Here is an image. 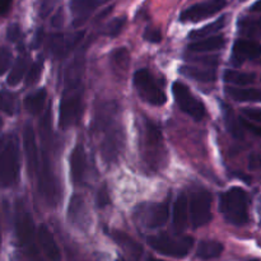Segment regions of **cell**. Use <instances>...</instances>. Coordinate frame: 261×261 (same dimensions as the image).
<instances>
[{
	"instance_id": "1",
	"label": "cell",
	"mask_w": 261,
	"mask_h": 261,
	"mask_svg": "<svg viewBox=\"0 0 261 261\" xmlns=\"http://www.w3.org/2000/svg\"><path fill=\"white\" fill-rule=\"evenodd\" d=\"M219 209L229 224L242 227L249 222V196L241 188H232L221 196Z\"/></svg>"
},
{
	"instance_id": "2",
	"label": "cell",
	"mask_w": 261,
	"mask_h": 261,
	"mask_svg": "<svg viewBox=\"0 0 261 261\" xmlns=\"http://www.w3.org/2000/svg\"><path fill=\"white\" fill-rule=\"evenodd\" d=\"M69 87L64 91L60 103V116L59 121L63 129L76 124L82 114V91L78 81L68 82Z\"/></svg>"
},
{
	"instance_id": "3",
	"label": "cell",
	"mask_w": 261,
	"mask_h": 261,
	"mask_svg": "<svg viewBox=\"0 0 261 261\" xmlns=\"http://www.w3.org/2000/svg\"><path fill=\"white\" fill-rule=\"evenodd\" d=\"M19 171L18 144L14 138H10L0 150V188L12 186L17 181Z\"/></svg>"
},
{
	"instance_id": "4",
	"label": "cell",
	"mask_w": 261,
	"mask_h": 261,
	"mask_svg": "<svg viewBox=\"0 0 261 261\" xmlns=\"http://www.w3.org/2000/svg\"><path fill=\"white\" fill-rule=\"evenodd\" d=\"M148 244L157 252L167 256L185 257L194 244L191 237H171L167 234L152 236L148 239Z\"/></svg>"
},
{
	"instance_id": "5",
	"label": "cell",
	"mask_w": 261,
	"mask_h": 261,
	"mask_svg": "<svg viewBox=\"0 0 261 261\" xmlns=\"http://www.w3.org/2000/svg\"><path fill=\"white\" fill-rule=\"evenodd\" d=\"M144 153L145 160L152 167L158 168L161 163L165 162L166 150L163 145L162 134L160 129L152 121H145L144 133Z\"/></svg>"
},
{
	"instance_id": "6",
	"label": "cell",
	"mask_w": 261,
	"mask_h": 261,
	"mask_svg": "<svg viewBox=\"0 0 261 261\" xmlns=\"http://www.w3.org/2000/svg\"><path fill=\"white\" fill-rule=\"evenodd\" d=\"M172 92L176 103L185 114L195 119L196 121H201L205 117L206 110L204 103L191 93L190 89L185 84L181 83V82H176L172 86Z\"/></svg>"
},
{
	"instance_id": "7",
	"label": "cell",
	"mask_w": 261,
	"mask_h": 261,
	"mask_svg": "<svg viewBox=\"0 0 261 261\" xmlns=\"http://www.w3.org/2000/svg\"><path fill=\"white\" fill-rule=\"evenodd\" d=\"M134 84L140 96L153 106H162L166 103V94L157 86L153 76L147 69H140L134 74Z\"/></svg>"
},
{
	"instance_id": "8",
	"label": "cell",
	"mask_w": 261,
	"mask_h": 261,
	"mask_svg": "<svg viewBox=\"0 0 261 261\" xmlns=\"http://www.w3.org/2000/svg\"><path fill=\"white\" fill-rule=\"evenodd\" d=\"M212 195L205 189H198L191 195L190 212L194 228L206 226L212 219Z\"/></svg>"
},
{
	"instance_id": "9",
	"label": "cell",
	"mask_w": 261,
	"mask_h": 261,
	"mask_svg": "<svg viewBox=\"0 0 261 261\" xmlns=\"http://www.w3.org/2000/svg\"><path fill=\"white\" fill-rule=\"evenodd\" d=\"M15 232H17L18 241L20 246L30 250L33 256V236H35V226H33L32 217L30 212L24 209V206L17 205L15 213Z\"/></svg>"
},
{
	"instance_id": "10",
	"label": "cell",
	"mask_w": 261,
	"mask_h": 261,
	"mask_svg": "<svg viewBox=\"0 0 261 261\" xmlns=\"http://www.w3.org/2000/svg\"><path fill=\"white\" fill-rule=\"evenodd\" d=\"M227 4V0H208V2L195 4L193 7L184 10L180 15V20L182 22H200L212 15L221 12Z\"/></svg>"
},
{
	"instance_id": "11",
	"label": "cell",
	"mask_w": 261,
	"mask_h": 261,
	"mask_svg": "<svg viewBox=\"0 0 261 261\" xmlns=\"http://www.w3.org/2000/svg\"><path fill=\"white\" fill-rule=\"evenodd\" d=\"M261 55V45L250 40H237L232 51V61L241 65L246 60H254Z\"/></svg>"
},
{
	"instance_id": "12",
	"label": "cell",
	"mask_w": 261,
	"mask_h": 261,
	"mask_svg": "<svg viewBox=\"0 0 261 261\" xmlns=\"http://www.w3.org/2000/svg\"><path fill=\"white\" fill-rule=\"evenodd\" d=\"M23 145H24L28 172L33 175L38 167V149L35 132H33L32 125L30 124L25 125L24 130H23Z\"/></svg>"
},
{
	"instance_id": "13",
	"label": "cell",
	"mask_w": 261,
	"mask_h": 261,
	"mask_svg": "<svg viewBox=\"0 0 261 261\" xmlns=\"http://www.w3.org/2000/svg\"><path fill=\"white\" fill-rule=\"evenodd\" d=\"M84 31L81 32H75L73 35H54L50 40V50L53 51L55 55L63 56L65 54H68L69 51L73 50L76 45L79 43V41L83 38Z\"/></svg>"
},
{
	"instance_id": "14",
	"label": "cell",
	"mask_w": 261,
	"mask_h": 261,
	"mask_svg": "<svg viewBox=\"0 0 261 261\" xmlns=\"http://www.w3.org/2000/svg\"><path fill=\"white\" fill-rule=\"evenodd\" d=\"M70 175L74 185H81L86 175V152L81 143L75 145L70 154Z\"/></svg>"
},
{
	"instance_id": "15",
	"label": "cell",
	"mask_w": 261,
	"mask_h": 261,
	"mask_svg": "<svg viewBox=\"0 0 261 261\" xmlns=\"http://www.w3.org/2000/svg\"><path fill=\"white\" fill-rule=\"evenodd\" d=\"M40 190L41 194L47 199L48 201H54L55 198V178H54L53 171L50 167V160H47L46 153L43 154L42 170L40 172Z\"/></svg>"
},
{
	"instance_id": "16",
	"label": "cell",
	"mask_w": 261,
	"mask_h": 261,
	"mask_svg": "<svg viewBox=\"0 0 261 261\" xmlns=\"http://www.w3.org/2000/svg\"><path fill=\"white\" fill-rule=\"evenodd\" d=\"M37 239L40 242L41 247H42L43 252L48 260L51 261H61V254L59 250L58 245H56L55 239H54L53 233L48 231L46 226H41L37 232Z\"/></svg>"
},
{
	"instance_id": "17",
	"label": "cell",
	"mask_w": 261,
	"mask_h": 261,
	"mask_svg": "<svg viewBox=\"0 0 261 261\" xmlns=\"http://www.w3.org/2000/svg\"><path fill=\"white\" fill-rule=\"evenodd\" d=\"M168 216H170V204L168 201L154 204L149 206L147 213V226L150 228H157V227L163 226L167 222Z\"/></svg>"
},
{
	"instance_id": "18",
	"label": "cell",
	"mask_w": 261,
	"mask_h": 261,
	"mask_svg": "<svg viewBox=\"0 0 261 261\" xmlns=\"http://www.w3.org/2000/svg\"><path fill=\"white\" fill-rule=\"evenodd\" d=\"M68 218L75 226L82 227L87 221V209L84 199L81 195H74L70 199L68 208Z\"/></svg>"
},
{
	"instance_id": "19",
	"label": "cell",
	"mask_w": 261,
	"mask_h": 261,
	"mask_svg": "<svg viewBox=\"0 0 261 261\" xmlns=\"http://www.w3.org/2000/svg\"><path fill=\"white\" fill-rule=\"evenodd\" d=\"M188 224V199L185 195H180L173 205V228L177 233L184 232Z\"/></svg>"
},
{
	"instance_id": "20",
	"label": "cell",
	"mask_w": 261,
	"mask_h": 261,
	"mask_svg": "<svg viewBox=\"0 0 261 261\" xmlns=\"http://www.w3.org/2000/svg\"><path fill=\"white\" fill-rule=\"evenodd\" d=\"M111 237L120 247H122V249L127 252V254L133 255L134 257L142 256L143 254L142 246H140L135 240H133L130 236H127L126 233L114 229V231H111Z\"/></svg>"
},
{
	"instance_id": "21",
	"label": "cell",
	"mask_w": 261,
	"mask_h": 261,
	"mask_svg": "<svg viewBox=\"0 0 261 261\" xmlns=\"http://www.w3.org/2000/svg\"><path fill=\"white\" fill-rule=\"evenodd\" d=\"M224 246L219 241L214 240H204L199 244L198 250H196V256L201 260H212L217 259L223 252Z\"/></svg>"
},
{
	"instance_id": "22",
	"label": "cell",
	"mask_w": 261,
	"mask_h": 261,
	"mask_svg": "<svg viewBox=\"0 0 261 261\" xmlns=\"http://www.w3.org/2000/svg\"><path fill=\"white\" fill-rule=\"evenodd\" d=\"M110 0H71L70 9L76 19H84L96 8L101 7Z\"/></svg>"
},
{
	"instance_id": "23",
	"label": "cell",
	"mask_w": 261,
	"mask_h": 261,
	"mask_svg": "<svg viewBox=\"0 0 261 261\" xmlns=\"http://www.w3.org/2000/svg\"><path fill=\"white\" fill-rule=\"evenodd\" d=\"M226 43V40L222 35L212 36L205 40H198L189 45V50L193 53H206V51H216L222 48Z\"/></svg>"
},
{
	"instance_id": "24",
	"label": "cell",
	"mask_w": 261,
	"mask_h": 261,
	"mask_svg": "<svg viewBox=\"0 0 261 261\" xmlns=\"http://www.w3.org/2000/svg\"><path fill=\"white\" fill-rule=\"evenodd\" d=\"M180 73L186 78L195 79L198 82H213L216 81V70L214 69H200L196 66L184 65L181 66Z\"/></svg>"
},
{
	"instance_id": "25",
	"label": "cell",
	"mask_w": 261,
	"mask_h": 261,
	"mask_svg": "<svg viewBox=\"0 0 261 261\" xmlns=\"http://www.w3.org/2000/svg\"><path fill=\"white\" fill-rule=\"evenodd\" d=\"M227 93L237 102H261V89L254 88H227Z\"/></svg>"
},
{
	"instance_id": "26",
	"label": "cell",
	"mask_w": 261,
	"mask_h": 261,
	"mask_svg": "<svg viewBox=\"0 0 261 261\" xmlns=\"http://www.w3.org/2000/svg\"><path fill=\"white\" fill-rule=\"evenodd\" d=\"M46 93L45 89H40V91H36L33 93L28 94L24 99V107L27 109L28 112H31L32 115H38L42 111L43 106H45Z\"/></svg>"
},
{
	"instance_id": "27",
	"label": "cell",
	"mask_w": 261,
	"mask_h": 261,
	"mask_svg": "<svg viewBox=\"0 0 261 261\" xmlns=\"http://www.w3.org/2000/svg\"><path fill=\"white\" fill-rule=\"evenodd\" d=\"M226 20H227V15H222L221 18L214 20V22L211 23V24H206L205 27L199 28V30H195L193 31V32H190L189 37H190L191 40H201L203 37H206V36L218 32L219 30H222V28L226 25Z\"/></svg>"
},
{
	"instance_id": "28",
	"label": "cell",
	"mask_w": 261,
	"mask_h": 261,
	"mask_svg": "<svg viewBox=\"0 0 261 261\" xmlns=\"http://www.w3.org/2000/svg\"><path fill=\"white\" fill-rule=\"evenodd\" d=\"M223 76L227 83L236 84V86H247V84L254 83L256 79L254 73H241L236 70H227Z\"/></svg>"
},
{
	"instance_id": "29",
	"label": "cell",
	"mask_w": 261,
	"mask_h": 261,
	"mask_svg": "<svg viewBox=\"0 0 261 261\" xmlns=\"http://www.w3.org/2000/svg\"><path fill=\"white\" fill-rule=\"evenodd\" d=\"M25 70H27V58L25 56H19L14 65H13V69L10 70L9 75H8V84L9 86H17L22 81Z\"/></svg>"
},
{
	"instance_id": "30",
	"label": "cell",
	"mask_w": 261,
	"mask_h": 261,
	"mask_svg": "<svg viewBox=\"0 0 261 261\" xmlns=\"http://www.w3.org/2000/svg\"><path fill=\"white\" fill-rule=\"evenodd\" d=\"M111 63L115 70L119 71V73H125V71L127 70V68H129V64H130L129 51H127L125 47L117 48L116 51L112 53Z\"/></svg>"
},
{
	"instance_id": "31",
	"label": "cell",
	"mask_w": 261,
	"mask_h": 261,
	"mask_svg": "<svg viewBox=\"0 0 261 261\" xmlns=\"http://www.w3.org/2000/svg\"><path fill=\"white\" fill-rule=\"evenodd\" d=\"M223 115H224V121H226V126L228 132L233 135L236 139H242L244 138V133H242L240 122L237 121L236 116L233 115L232 110L228 106L223 105Z\"/></svg>"
},
{
	"instance_id": "32",
	"label": "cell",
	"mask_w": 261,
	"mask_h": 261,
	"mask_svg": "<svg viewBox=\"0 0 261 261\" xmlns=\"http://www.w3.org/2000/svg\"><path fill=\"white\" fill-rule=\"evenodd\" d=\"M0 111L7 115H14L17 111V97L8 91L0 92Z\"/></svg>"
},
{
	"instance_id": "33",
	"label": "cell",
	"mask_w": 261,
	"mask_h": 261,
	"mask_svg": "<svg viewBox=\"0 0 261 261\" xmlns=\"http://www.w3.org/2000/svg\"><path fill=\"white\" fill-rule=\"evenodd\" d=\"M42 69H43V59L40 58L37 59V61H36V63L31 66L30 70H28L27 81H25L28 86H32V84H35L36 82L38 81L41 73H42Z\"/></svg>"
},
{
	"instance_id": "34",
	"label": "cell",
	"mask_w": 261,
	"mask_h": 261,
	"mask_svg": "<svg viewBox=\"0 0 261 261\" xmlns=\"http://www.w3.org/2000/svg\"><path fill=\"white\" fill-rule=\"evenodd\" d=\"M125 22H126V19H125L124 17L115 18V19L111 20V22L109 23V25H107L106 35L110 36V37H116L117 35H120V32L122 31V28H124Z\"/></svg>"
},
{
	"instance_id": "35",
	"label": "cell",
	"mask_w": 261,
	"mask_h": 261,
	"mask_svg": "<svg viewBox=\"0 0 261 261\" xmlns=\"http://www.w3.org/2000/svg\"><path fill=\"white\" fill-rule=\"evenodd\" d=\"M12 61V53L8 48L0 47V75L8 70Z\"/></svg>"
},
{
	"instance_id": "36",
	"label": "cell",
	"mask_w": 261,
	"mask_h": 261,
	"mask_svg": "<svg viewBox=\"0 0 261 261\" xmlns=\"http://www.w3.org/2000/svg\"><path fill=\"white\" fill-rule=\"evenodd\" d=\"M143 37H144V40L149 41V42L158 43L162 41V33H161V31L158 28L148 27L144 31V33H143Z\"/></svg>"
},
{
	"instance_id": "37",
	"label": "cell",
	"mask_w": 261,
	"mask_h": 261,
	"mask_svg": "<svg viewBox=\"0 0 261 261\" xmlns=\"http://www.w3.org/2000/svg\"><path fill=\"white\" fill-rule=\"evenodd\" d=\"M56 3H58V0H42V3H41V7H40L41 17L42 18L47 17V15L53 12L54 8H55Z\"/></svg>"
},
{
	"instance_id": "38",
	"label": "cell",
	"mask_w": 261,
	"mask_h": 261,
	"mask_svg": "<svg viewBox=\"0 0 261 261\" xmlns=\"http://www.w3.org/2000/svg\"><path fill=\"white\" fill-rule=\"evenodd\" d=\"M20 35H22V32H20V27L17 24V23H13V24H10L9 27H8L7 37L9 41L15 42V41L19 40Z\"/></svg>"
},
{
	"instance_id": "39",
	"label": "cell",
	"mask_w": 261,
	"mask_h": 261,
	"mask_svg": "<svg viewBox=\"0 0 261 261\" xmlns=\"http://www.w3.org/2000/svg\"><path fill=\"white\" fill-rule=\"evenodd\" d=\"M242 114L251 121L260 122L261 124V109H244Z\"/></svg>"
},
{
	"instance_id": "40",
	"label": "cell",
	"mask_w": 261,
	"mask_h": 261,
	"mask_svg": "<svg viewBox=\"0 0 261 261\" xmlns=\"http://www.w3.org/2000/svg\"><path fill=\"white\" fill-rule=\"evenodd\" d=\"M107 204H110V196L109 193H107L106 186H103V188L98 191V195H97V205H98L99 208H105Z\"/></svg>"
},
{
	"instance_id": "41",
	"label": "cell",
	"mask_w": 261,
	"mask_h": 261,
	"mask_svg": "<svg viewBox=\"0 0 261 261\" xmlns=\"http://www.w3.org/2000/svg\"><path fill=\"white\" fill-rule=\"evenodd\" d=\"M241 125H244L247 130H250V132L254 133L255 135H257V137L261 138V126H259V125L252 124L251 121H247V120L245 119H241Z\"/></svg>"
},
{
	"instance_id": "42",
	"label": "cell",
	"mask_w": 261,
	"mask_h": 261,
	"mask_svg": "<svg viewBox=\"0 0 261 261\" xmlns=\"http://www.w3.org/2000/svg\"><path fill=\"white\" fill-rule=\"evenodd\" d=\"M249 166H250V170H257V168H261V157L252 154L251 157H250Z\"/></svg>"
},
{
	"instance_id": "43",
	"label": "cell",
	"mask_w": 261,
	"mask_h": 261,
	"mask_svg": "<svg viewBox=\"0 0 261 261\" xmlns=\"http://www.w3.org/2000/svg\"><path fill=\"white\" fill-rule=\"evenodd\" d=\"M13 0H0V17L5 14L12 7Z\"/></svg>"
},
{
	"instance_id": "44",
	"label": "cell",
	"mask_w": 261,
	"mask_h": 261,
	"mask_svg": "<svg viewBox=\"0 0 261 261\" xmlns=\"http://www.w3.org/2000/svg\"><path fill=\"white\" fill-rule=\"evenodd\" d=\"M53 23H54V25H56V27H59V25L63 24V10L58 12V14H56L55 18H54Z\"/></svg>"
},
{
	"instance_id": "45",
	"label": "cell",
	"mask_w": 261,
	"mask_h": 261,
	"mask_svg": "<svg viewBox=\"0 0 261 261\" xmlns=\"http://www.w3.org/2000/svg\"><path fill=\"white\" fill-rule=\"evenodd\" d=\"M42 35H43L42 30L38 31L37 35H36V37H35V46L40 45V43H41V40H42Z\"/></svg>"
},
{
	"instance_id": "46",
	"label": "cell",
	"mask_w": 261,
	"mask_h": 261,
	"mask_svg": "<svg viewBox=\"0 0 261 261\" xmlns=\"http://www.w3.org/2000/svg\"><path fill=\"white\" fill-rule=\"evenodd\" d=\"M251 12H257V13L261 12V0H257V2L252 5Z\"/></svg>"
},
{
	"instance_id": "47",
	"label": "cell",
	"mask_w": 261,
	"mask_h": 261,
	"mask_svg": "<svg viewBox=\"0 0 261 261\" xmlns=\"http://www.w3.org/2000/svg\"><path fill=\"white\" fill-rule=\"evenodd\" d=\"M3 147H4V139H3V138H0V150H2Z\"/></svg>"
},
{
	"instance_id": "48",
	"label": "cell",
	"mask_w": 261,
	"mask_h": 261,
	"mask_svg": "<svg viewBox=\"0 0 261 261\" xmlns=\"http://www.w3.org/2000/svg\"><path fill=\"white\" fill-rule=\"evenodd\" d=\"M255 25H256V27H259V28H260V30H261V18H260V19H259V20H257V22H256V23H255Z\"/></svg>"
},
{
	"instance_id": "49",
	"label": "cell",
	"mask_w": 261,
	"mask_h": 261,
	"mask_svg": "<svg viewBox=\"0 0 261 261\" xmlns=\"http://www.w3.org/2000/svg\"><path fill=\"white\" fill-rule=\"evenodd\" d=\"M259 216H260V226H261V200H260V208H259Z\"/></svg>"
},
{
	"instance_id": "50",
	"label": "cell",
	"mask_w": 261,
	"mask_h": 261,
	"mask_svg": "<svg viewBox=\"0 0 261 261\" xmlns=\"http://www.w3.org/2000/svg\"><path fill=\"white\" fill-rule=\"evenodd\" d=\"M148 261H165V260H160V259H154V257H152V259H148Z\"/></svg>"
},
{
	"instance_id": "51",
	"label": "cell",
	"mask_w": 261,
	"mask_h": 261,
	"mask_svg": "<svg viewBox=\"0 0 261 261\" xmlns=\"http://www.w3.org/2000/svg\"><path fill=\"white\" fill-rule=\"evenodd\" d=\"M32 261H43V260L38 259V257H33V259H32Z\"/></svg>"
},
{
	"instance_id": "52",
	"label": "cell",
	"mask_w": 261,
	"mask_h": 261,
	"mask_svg": "<svg viewBox=\"0 0 261 261\" xmlns=\"http://www.w3.org/2000/svg\"><path fill=\"white\" fill-rule=\"evenodd\" d=\"M249 261H260V260H257V259H252V260H249Z\"/></svg>"
},
{
	"instance_id": "53",
	"label": "cell",
	"mask_w": 261,
	"mask_h": 261,
	"mask_svg": "<svg viewBox=\"0 0 261 261\" xmlns=\"http://www.w3.org/2000/svg\"><path fill=\"white\" fill-rule=\"evenodd\" d=\"M0 241H2V233H0Z\"/></svg>"
},
{
	"instance_id": "54",
	"label": "cell",
	"mask_w": 261,
	"mask_h": 261,
	"mask_svg": "<svg viewBox=\"0 0 261 261\" xmlns=\"http://www.w3.org/2000/svg\"><path fill=\"white\" fill-rule=\"evenodd\" d=\"M240 2H245V0H240Z\"/></svg>"
},
{
	"instance_id": "55",
	"label": "cell",
	"mask_w": 261,
	"mask_h": 261,
	"mask_svg": "<svg viewBox=\"0 0 261 261\" xmlns=\"http://www.w3.org/2000/svg\"><path fill=\"white\" fill-rule=\"evenodd\" d=\"M117 261H124V260H117Z\"/></svg>"
}]
</instances>
